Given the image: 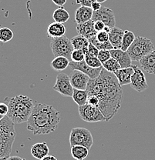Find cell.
Instances as JSON below:
<instances>
[{
    "label": "cell",
    "mask_w": 155,
    "mask_h": 160,
    "mask_svg": "<svg viewBox=\"0 0 155 160\" xmlns=\"http://www.w3.org/2000/svg\"><path fill=\"white\" fill-rule=\"evenodd\" d=\"M90 43L93 44V46H96L99 50H112L114 49V47L112 46L111 43L110 41L106 42H100L97 39H96V36H93L91 39H88Z\"/></svg>",
    "instance_id": "cell-29"
},
{
    "label": "cell",
    "mask_w": 155,
    "mask_h": 160,
    "mask_svg": "<svg viewBox=\"0 0 155 160\" xmlns=\"http://www.w3.org/2000/svg\"><path fill=\"white\" fill-rule=\"evenodd\" d=\"M134 70L133 66H131V67L121 69L118 71L115 72L114 75L116 76L121 86L131 84V77H132V75L134 74Z\"/></svg>",
    "instance_id": "cell-18"
},
{
    "label": "cell",
    "mask_w": 155,
    "mask_h": 160,
    "mask_svg": "<svg viewBox=\"0 0 155 160\" xmlns=\"http://www.w3.org/2000/svg\"><path fill=\"white\" fill-rule=\"evenodd\" d=\"M6 160H26V159H23V158L19 157V156H9L7 158Z\"/></svg>",
    "instance_id": "cell-42"
},
{
    "label": "cell",
    "mask_w": 155,
    "mask_h": 160,
    "mask_svg": "<svg viewBox=\"0 0 155 160\" xmlns=\"http://www.w3.org/2000/svg\"><path fill=\"white\" fill-rule=\"evenodd\" d=\"M99 103H100L99 99H98L96 96H93V95H89V96H88L87 103H86V104H89V105H91V106L98 107Z\"/></svg>",
    "instance_id": "cell-36"
},
{
    "label": "cell",
    "mask_w": 155,
    "mask_h": 160,
    "mask_svg": "<svg viewBox=\"0 0 155 160\" xmlns=\"http://www.w3.org/2000/svg\"><path fill=\"white\" fill-rule=\"evenodd\" d=\"M154 50V44L151 39L143 36H137L127 52L132 61L139 62Z\"/></svg>",
    "instance_id": "cell-5"
},
{
    "label": "cell",
    "mask_w": 155,
    "mask_h": 160,
    "mask_svg": "<svg viewBox=\"0 0 155 160\" xmlns=\"http://www.w3.org/2000/svg\"><path fill=\"white\" fill-rule=\"evenodd\" d=\"M53 18L54 19V22L59 23L66 22L70 19V14L64 8L59 7V9H56L53 14Z\"/></svg>",
    "instance_id": "cell-26"
},
{
    "label": "cell",
    "mask_w": 155,
    "mask_h": 160,
    "mask_svg": "<svg viewBox=\"0 0 155 160\" xmlns=\"http://www.w3.org/2000/svg\"><path fill=\"white\" fill-rule=\"evenodd\" d=\"M101 7H102V6H101V3H100L99 2H97V1L94 2L93 3L92 6H91V8H92L93 12L98 11V10H100L101 9Z\"/></svg>",
    "instance_id": "cell-40"
},
{
    "label": "cell",
    "mask_w": 155,
    "mask_h": 160,
    "mask_svg": "<svg viewBox=\"0 0 155 160\" xmlns=\"http://www.w3.org/2000/svg\"><path fill=\"white\" fill-rule=\"evenodd\" d=\"M70 143L71 147L82 146L90 150L93 144V138L90 131L86 128H73L70 135Z\"/></svg>",
    "instance_id": "cell-6"
},
{
    "label": "cell",
    "mask_w": 155,
    "mask_h": 160,
    "mask_svg": "<svg viewBox=\"0 0 155 160\" xmlns=\"http://www.w3.org/2000/svg\"><path fill=\"white\" fill-rule=\"evenodd\" d=\"M49 149L47 143L45 142H38L31 147V154L36 159L41 160L49 155Z\"/></svg>",
    "instance_id": "cell-20"
},
{
    "label": "cell",
    "mask_w": 155,
    "mask_h": 160,
    "mask_svg": "<svg viewBox=\"0 0 155 160\" xmlns=\"http://www.w3.org/2000/svg\"><path fill=\"white\" fill-rule=\"evenodd\" d=\"M66 27L62 23L54 22L50 23L47 28V36L50 39L62 37L66 33Z\"/></svg>",
    "instance_id": "cell-21"
},
{
    "label": "cell",
    "mask_w": 155,
    "mask_h": 160,
    "mask_svg": "<svg viewBox=\"0 0 155 160\" xmlns=\"http://www.w3.org/2000/svg\"><path fill=\"white\" fill-rule=\"evenodd\" d=\"M142 69L149 74H155V50L140 60Z\"/></svg>",
    "instance_id": "cell-19"
},
{
    "label": "cell",
    "mask_w": 155,
    "mask_h": 160,
    "mask_svg": "<svg viewBox=\"0 0 155 160\" xmlns=\"http://www.w3.org/2000/svg\"><path fill=\"white\" fill-rule=\"evenodd\" d=\"M76 32L79 35L84 36L87 39L96 36L97 32L94 29V22L92 19L84 23L76 25Z\"/></svg>",
    "instance_id": "cell-15"
},
{
    "label": "cell",
    "mask_w": 155,
    "mask_h": 160,
    "mask_svg": "<svg viewBox=\"0 0 155 160\" xmlns=\"http://www.w3.org/2000/svg\"><path fill=\"white\" fill-rule=\"evenodd\" d=\"M92 20L93 22L101 21L105 24V26H109L110 28L115 27L116 25V19L114 11L110 8L102 6L101 9L98 11L93 12Z\"/></svg>",
    "instance_id": "cell-10"
},
{
    "label": "cell",
    "mask_w": 155,
    "mask_h": 160,
    "mask_svg": "<svg viewBox=\"0 0 155 160\" xmlns=\"http://www.w3.org/2000/svg\"><path fill=\"white\" fill-rule=\"evenodd\" d=\"M84 60L86 62V64L92 68H100L103 66L102 63H101L99 59L97 57H95V56H91L90 55L86 54L85 55Z\"/></svg>",
    "instance_id": "cell-31"
},
{
    "label": "cell",
    "mask_w": 155,
    "mask_h": 160,
    "mask_svg": "<svg viewBox=\"0 0 155 160\" xmlns=\"http://www.w3.org/2000/svg\"><path fill=\"white\" fill-rule=\"evenodd\" d=\"M135 39H136V36H135L134 33L133 32L129 31V30H125L121 49H122L123 51H127L130 46L134 42Z\"/></svg>",
    "instance_id": "cell-27"
},
{
    "label": "cell",
    "mask_w": 155,
    "mask_h": 160,
    "mask_svg": "<svg viewBox=\"0 0 155 160\" xmlns=\"http://www.w3.org/2000/svg\"><path fill=\"white\" fill-rule=\"evenodd\" d=\"M96 38L100 42H106L109 41V35H108L107 32H106L104 31H101L97 32Z\"/></svg>",
    "instance_id": "cell-34"
},
{
    "label": "cell",
    "mask_w": 155,
    "mask_h": 160,
    "mask_svg": "<svg viewBox=\"0 0 155 160\" xmlns=\"http://www.w3.org/2000/svg\"><path fill=\"white\" fill-rule=\"evenodd\" d=\"M111 57L119 62L121 69L132 66V59H131L127 52L123 51L122 49H112L111 50Z\"/></svg>",
    "instance_id": "cell-14"
},
{
    "label": "cell",
    "mask_w": 155,
    "mask_h": 160,
    "mask_svg": "<svg viewBox=\"0 0 155 160\" xmlns=\"http://www.w3.org/2000/svg\"><path fill=\"white\" fill-rule=\"evenodd\" d=\"M50 49L55 57L64 56L66 58L70 56L74 50L71 39L65 36L56 39H51Z\"/></svg>",
    "instance_id": "cell-7"
},
{
    "label": "cell",
    "mask_w": 155,
    "mask_h": 160,
    "mask_svg": "<svg viewBox=\"0 0 155 160\" xmlns=\"http://www.w3.org/2000/svg\"><path fill=\"white\" fill-rule=\"evenodd\" d=\"M97 58L103 64L111 58V50H100Z\"/></svg>",
    "instance_id": "cell-33"
},
{
    "label": "cell",
    "mask_w": 155,
    "mask_h": 160,
    "mask_svg": "<svg viewBox=\"0 0 155 160\" xmlns=\"http://www.w3.org/2000/svg\"><path fill=\"white\" fill-rule=\"evenodd\" d=\"M8 106V117L15 124H21L27 122L29 119L35 105L29 97L19 95L11 98L9 100Z\"/></svg>",
    "instance_id": "cell-3"
},
{
    "label": "cell",
    "mask_w": 155,
    "mask_h": 160,
    "mask_svg": "<svg viewBox=\"0 0 155 160\" xmlns=\"http://www.w3.org/2000/svg\"><path fill=\"white\" fill-rule=\"evenodd\" d=\"M14 124L7 116L0 121V158L10 156L16 136Z\"/></svg>",
    "instance_id": "cell-4"
},
{
    "label": "cell",
    "mask_w": 155,
    "mask_h": 160,
    "mask_svg": "<svg viewBox=\"0 0 155 160\" xmlns=\"http://www.w3.org/2000/svg\"><path fill=\"white\" fill-rule=\"evenodd\" d=\"M52 1L53 2V3H54L55 5L59 6V7H62V6H63L66 4L67 0H52Z\"/></svg>",
    "instance_id": "cell-41"
},
{
    "label": "cell",
    "mask_w": 155,
    "mask_h": 160,
    "mask_svg": "<svg viewBox=\"0 0 155 160\" xmlns=\"http://www.w3.org/2000/svg\"><path fill=\"white\" fill-rule=\"evenodd\" d=\"M9 112V106L5 102H0V115L3 116H7Z\"/></svg>",
    "instance_id": "cell-37"
},
{
    "label": "cell",
    "mask_w": 155,
    "mask_h": 160,
    "mask_svg": "<svg viewBox=\"0 0 155 160\" xmlns=\"http://www.w3.org/2000/svg\"><path fill=\"white\" fill-rule=\"evenodd\" d=\"M71 155L75 160H84L89 155V149L82 146H72Z\"/></svg>",
    "instance_id": "cell-24"
},
{
    "label": "cell",
    "mask_w": 155,
    "mask_h": 160,
    "mask_svg": "<svg viewBox=\"0 0 155 160\" xmlns=\"http://www.w3.org/2000/svg\"><path fill=\"white\" fill-rule=\"evenodd\" d=\"M124 31L120 28H112L108 33L109 35V41L111 43L114 49H121L122 46L123 37H124Z\"/></svg>",
    "instance_id": "cell-16"
},
{
    "label": "cell",
    "mask_w": 155,
    "mask_h": 160,
    "mask_svg": "<svg viewBox=\"0 0 155 160\" xmlns=\"http://www.w3.org/2000/svg\"><path fill=\"white\" fill-rule=\"evenodd\" d=\"M134 68V74L131 77V87L137 92H142L148 88L147 82L146 77L141 68L137 66H132Z\"/></svg>",
    "instance_id": "cell-11"
},
{
    "label": "cell",
    "mask_w": 155,
    "mask_h": 160,
    "mask_svg": "<svg viewBox=\"0 0 155 160\" xmlns=\"http://www.w3.org/2000/svg\"><path fill=\"white\" fill-rule=\"evenodd\" d=\"M4 117H5V116H2V115H0V121H1V120L3 119Z\"/></svg>",
    "instance_id": "cell-46"
},
{
    "label": "cell",
    "mask_w": 155,
    "mask_h": 160,
    "mask_svg": "<svg viewBox=\"0 0 155 160\" xmlns=\"http://www.w3.org/2000/svg\"><path fill=\"white\" fill-rule=\"evenodd\" d=\"M60 112L53 106L43 103L35 104L27 121V129L33 135H46L57 129Z\"/></svg>",
    "instance_id": "cell-2"
},
{
    "label": "cell",
    "mask_w": 155,
    "mask_h": 160,
    "mask_svg": "<svg viewBox=\"0 0 155 160\" xmlns=\"http://www.w3.org/2000/svg\"><path fill=\"white\" fill-rule=\"evenodd\" d=\"M53 89L62 96L72 97L73 94V87L70 82V76L63 72H59L56 76V83Z\"/></svg>",
    "instance_id": "cell-9"
},
{
    "label": "cell",
    "mask_w": 155,
    "mask_h": 160,
    "mask_svg": "<svg viewBox=\"0 0 155 160\" xmlns=\"http://www.w3.org/2000/svg\"><path fill=\"white\" fill-rule=\"evenodd\" d=\"M96 1L99 2L100 3H103V2H106V0H96Z\"/></svg>",
    "instance_id": "cell-45"
},
{
    "label": "cell",
    "mask_w": 155,
    "mask_h": 160,
    "mask_svg": "<svg viewBox=\"0 0 155 160\" xmlns=\"http://www.w3.org/2000/svg\"><path fill=\"white\" fill-rule=\"evenodd\" d=\"M105 26H105V24L103 22H101V21L94 22V29L96 32H101V31H103Z\"/></svg>",
    "instance_id": "cell-39"
},
{
    "label": "cell",
    "mask_w": 155,
    "mask_h": 160,
    "mask_svg": "<svg viewBox=\"0 0 155 160\" xmlns=\"http://www.w3.org/2000/svg\"><path fill=\"white\" fill-rule=\"evenodd\" d=\"M69 66L73 70H78V71L82 72L84 74H86L90 79H96L100 76L103 69V66L100 68L90 67V66H89L86 64L85 60H83L82 62H75L71 61L70 62Z\"/></svg>",
    "instance_id": "cell-12"
},
{
    "label": "cell",
    "mask_w": 155,
    "mask_h": 160,
    "mask_svg": "<svg viewBox=\"0 0 155 160\" xmlns=\"http://www.w3.org/2000/svg\"><path fill=\"white\" fill-rule=\"evenodd\" d=\"M7 159V157H5V158H0V160H6Z\"/></svg>",
    "instance_id": "cell-47"
},
{
    "label": "cell",
    "mask_w": 155,
    "mask_h": 160,
    "mask_svg": "<svg viewBox=\"0 0 155 160\" xmlns=\"http://www.w3.org/2000/svg\"><path fill=\"white\" fill-rule=\"evenodd\" d=\"M88 92L87 90H81V89H73V99L79 106H82L87 103L88 99Z\"/></svg>",
    "instance_id": "cell-23"
},
{
    "label": "cell",
    "mask_w": 155,
    "mask_h": 160,
    "mask_svg": "<svg viewBox=\"0 0 155 160\" xmlns=\"http://www.w3.org/2000/svg\"><path fill=\"white\" fill-rule=\"evenodd\" d=\"M111 28H110L109 26H105V28H104V29H103V31L104 32H107V33H109L110 32V31H111Z\"/></svg>",
    "instance_id": "cell-44"
},
{
    "label": "cell",
    "mask_w": 155,
    "mask_h": 160,
    "mask_svg": "<svg viewBox=\"0 0 155 160\" xmlns=\"http://www.w3.org/2000/svg\"><path fill=\"white\" fill-rule=\"evenodd\" d=\"M41 160H58V159H56L55 156H51V155H48V156H46V157H44L43 159H42Z\"/></svg>",
    "instance_id": "cell-43"
},
{
    "label": "cell",
    "mask_w": 155,
    "mask_h": 160,
    "mask_svg": "<svg viewBox=\"0 0 155 160\" xmlns=\"http://www.w3.org/2000/svg\"><path fill=\"white\" fill-rule=\"evenodd\" d=\"M102 66L103 69H105L106 71L110 72L113 73H114L115 72L118 71V70L121 69V65L119 64V62L112 57L110 59H108L106 62H105L104 63H103Z\"/></svg>",
    "instance_id": "cell-28"
},
{
    "label": "cell",
    "mask_w": 155,
    "mask_h": 160,
    "mask_svg": "<svg viewBox=\"0 0 155 160\" xmlns=\"http://www.w3.org/2000/svg\"><path fill=\"white\" fill-rule=\"evenodd\" d=\"M90 78L86 74L78 70H73L70 76V82L73 89L86 90Z\"/></svg>",
    "instance_id": "cell-13"
},
{
    "label": "cell",
    "mask_w": 155,
    "mask_h": 160,
    "mask_svg": "<svg viewBox=\"0 0 155 160\" xmlns=\"http://www.w3.org/2000/svg\"><path fill=\"white\" fill-rule=\"evenodd\" d=\"M71 42H72L74 49L82 50L85 55L87 53L90 42L88 39L85 38L84 36H81V35L74 36L71 39Z\"/></svg>",
    "instance_id": "cell-22"
},
{
    "label": "cell",
    "mask_w": 155,
    "mask_h": 160,
    "mask_svg": "<svg viewBox=\"0 0 155 160\" xmlns=\"http://www.w3.org/2000/svg\"><path fill=\"white\" fill-rule=\"evenodd\" d=\"M96 1V0H76V3H77V4H80V6L91 8L93 3Z\"/></svg>",
    "instance_id": "cell-38"
},
{
    "label": "cell",
    "mask_w": 155,
    "mask_h": 160,
    "mask_svg": "<svg viewBox=\"0 0 155 160\" xmlns=\"http://www.w3.org/2000/svg\"><path fill=\"white\" fill-rule=\"evenodd\" d=\"M93 11L92 8L80 6L75 12V22L76 24H81L92 19Z\"/></svg>",
    "instance_id": "cell-17"
},
{
    "label": "cell",
    "mask_w": 155,
    "mask_h": 160,
    "mask_svg": "<svg viewBox=\"0 0 155 160\" xmlns=\"http://www.w3.org/2000/svg\"><path fill=\"white\" fill-rule=\"evenodd\" d=\"M100 50L97 49L95 46H93V44L90 43L89 46H88V51L86 54L90 55L91 56H95V57H97L98 54H99Z\"/></svg>",
    "instance_id": "cell-35"
},
{
    "label": "cell",
    "mask_w": 155,
    "mask_h": 160,
    "mask_svg": "<svg viewBox=\"0 0 155 160\" xmlns=\"http://www.w3.org/2000/svg\"><path fill=\"white\" fill-rule=\"evenodd\" d=\"M86 90L89 95L99 99L98 108L102 112L106 122L116 114L123 99L122 86L119 84L114 73L103 69L96 79H90Z\"/></svg>",
    "instance_id": "cell-1"
},
{
    "label": "cell",
    "mask_w": 155,
    "mask_h": 160,
    "mask_svg": "<svg viewBox=\"0 0 155 160\" xmlns=\"http://www.w3.org/2000/svg\"><path fill=\"white\" fill-rule=\"evenodd\" d=\"M13 32L7 27L0 28V42H8L13 39Z\"/></svg>",
    "instance_id": "cell-30"
},
{
    "label": "cell",
    "mask_w": 155,
    "mask_h": 160,
    "mask_svg": "<svg viewBox=\"0 0 155 160\" xmlns=\"http://www.w3.org/2000/svg\"><path fill=\"white\" fill-rule=\"evenodd\" d=\"M69 59L64 56H57L51 62V66L53 69L56 71H63L69 66Z\"/></svg>",
    "instance_id": "cell-25"
},
{
    "label": "cell",
    "mask_w": 155,
    "mask_h": 160,
    "mask_svg": "<svg viewBox=\"0 0 155 160\" xmlns=\"http://www.w3.org/2000/svg\"><path fill=\"white\" fill-rule=\"evenodd\" d=\"M78 112L81 119L87 122L93 123L106 121L102 112L96 106L86 104L84 106H79Z\"/></svg>",
    "instance_id": "cell-8"
},
{
    "label": "cell",
    "mask_w": 155,
    "mask_h": 160,
    "mask_svg": "<svg viewBox=\"0 0 155 160\" xmlns=\"http://www.w3.org/2000/svg\"><path fill=\"white\" fill-rule=\"evenodd\" d=\"M71 60L75 62H80L85 59V54L82 50L74 49L70 56Z\"/></svg>",
    "instance_id": "cell-32"
}]
</instances>
